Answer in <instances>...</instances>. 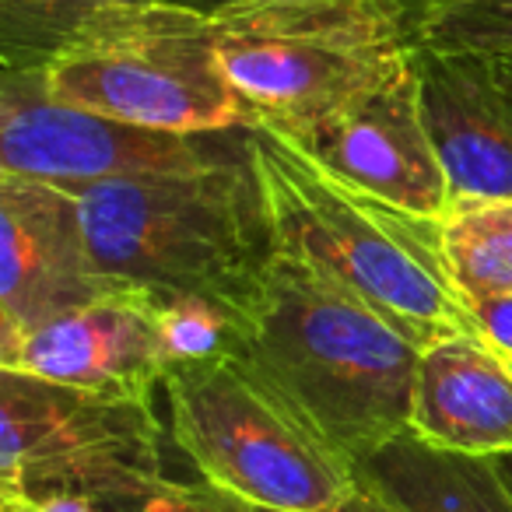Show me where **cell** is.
<instances>
[{
	"mask_svg": "<svg viewBox=\"0 0 512 512\" xmlns=\"http://www.w3.org/2000/svg\"><path fill=\"white\" fill-rule=\"evenodd\" d=\"M239 355L358 467L411 432L421 348L376 306L285 249L242 313Z\"/></svg>",
	"mask_w": 512,
	"mask_h": 512,
	"instance_id": "cell-1",
	"label": "cell"
},
{
	"mask_svg": "<svg viewBox=\"0 0 512 512\" xmlns=\"http://www.w3.org/2000/svg\"><path fill=\"white\" fill-rule=\"evenodd\" d=\"M71 193L85 211L95 267L158 299L200 295L242 316L278 253L249 151L204 169L102 179Z\"/></svg>",
	"mask_w": 512,
	"mask_h": 512,
	"instance_id": "cell-2",
	"label": "cell"
},
{
	"mask_svg": "<svg viewBox=\"0 0 512 512\" xmlns=\"http://www.w3.org/2000/svg\"><path fill=\"white\" fill-rule=\"evenodd\" d=\"M249 158L264 186L274 246L351 288L418 348L477 334L442 260V221L344 183L274 127H249Z\"/></svg>",
	"mask_w": 512,
	"mask_h": 512,
	"instance_id": "cell-3",
	"label": "cell"
},
{
	"mask_svg": "<svg viewBox=\"0 0 512 512\" xmlns=\"http://www.w3.org/2000/svg\"><path fill=\"white\" fill-rule=\"evenodd\" d=\"M228 85L256 127L306 134L414 67L418 39L393 0H274L211 11Z\"/></svg>",
	"mask_w": 512,
	"mask_h": 512,
	"instance_id": "cell-4",
	"label": "cell"
},
{
	"mask_svg": "<svg viewBox=\"0 0 512 512\" xmlns=\"http://www.w3.org/2000/svg\"><path fill=\"white\" fill-rule=\"evenodd\" d=\"M169 442L200 484L264 512H327L358 488L330 446L242 355L172 365L162 379Z\"/></svg>",
	"mask_w": 512,
	"mask_h": 512,
	"instance_id": "cell-5",
	"label": "cell"
},
{
	"mask_svg": "<svg viewBox=\"0 0 512 512\" xmlns=\"http://www.w3.org/2000/svg\"><path fill=\"white\" fill-rule=\"evenodd\" d=\"M50 99L169 134L256 127L221 71L207 11L155 0L123 11L43 67Z\"/></svg>",
	"mask_w": 512,
	"mask_h": 512,
	"instance_id": "cell-6",
	"label": "cell"
},
{
	"mask_svg": "<svg viewBox=\"0 0 512 512\" xmlns=\"http://www.w3.org/2000/svg\"><path fill=\"white\" fill-rule=\"evenodd\" d=\"M155 400L109 397L0 369V509L134 495L165 477Z\"/></svg>",
	"mask_w": 512,
	"mask_h": 512,
	"instance_id": "cell-7",
	"label": "cell"
},
{
	"mask_svg": "<svg viewBox=\"0 0 512 512\" xmlns=\"http://www.w3.org/2000/svg\"><path fill=\"white\" fill-rule=\"evenodd\" d=\"M246 151L249 127L225 134L134 127L50 99L43 67L0 71V172L81 190L102 179L204 169Z\"/></svg>",
	"mask_w": 512,
	"mask_h": 512,
	"instance_id": "cell-8",
	"label": "cell"
},
{
	"mask_svg": "<svg viewBox=\"0 0 512 512\" xmlns=\"http://www.w3.org/2000/svg\"><path fill=\"white\" fill-rule=\"evenodd\" d=\"M113 288L120 285L95 267L81 200L0 172V351Z\"/></svg>",
	"mask_w": 512,
	"mask_h": 512,
	"instance_id": "cell-9",
	"label": "cell"
},
{
	"mask_svg": "<svg viewBox=\"0 0 512 512\" xmlns=\"http://www.w3.org/2000/svg\"><path fill=\"white\" fill-rule=\"evenodd\" d=\"M421 120L453 204L512 197V50H414Z\"/></svg>",
	"mask_w": 512,
	"mask_h": 512,
	"instance_id": "cell-10",
	"label": "cell"
},
{
	"mask_svg": "<svg viewBox=\"0 0 512 512\" xmlns=\"http://www.w3.org/2000/svg\"><path fill=\"white\" fill-rule=\"evenodd\" d=\"M292 141L344 183L400 211L442 221L453 207L449 179L421 120L414 67L383 92L316 123L306 134H295Z\"/></svg>",
	"mask_w": 512,
	"mask_h": 512,
	"instance_id": "cell-11",
	"label": "cell"
},
{
	"mask_svg": "<svg viewBox=\"0 0 512 512\" xmlns=\"http://www.w3.org/2000/svg\"><path fill=\"white\" fill-rule=\"evenodd\" d=\"M0 369L88 393L155 400L165 379L158 295L120 285L67 309L0 351Z\"/></svg>",
	"mask_w": 512,
	"mask_h": 512,
	"instance_id": "cell-12",
	"label": "cell"
},
{
	"mask_svg": "<svg viewBox=\"0 0 512 512\" xmlns=\"http://www.w3.org/2000/svg\"><path fill=\"white\" fill-rule=\"evenodd\" d=\"M411 435L481 460L512 453L509 362L477 334H449L425 344L414 372Z\"/></svg>",
	"mask_w": 512,
	"mask_h": 512,
	"instance_id": "cell-13",
	"label": "cell"
},
{
	"mask_svg": "<svg viewBox=\"0 0 512 512\" xmlns=\"http://www.w3.org/2000/svg\"><path fill=\"white\" fill-rule=\"evenodd\" d=\"M358 470L400 512H512V495L495 460L435 449L411 432L369 456Z\"/></svg>",
	"mask_w": 512,
	"mask_h": 512,
	"instance_id": "cell-14",
	"label": "cell"
},
{
	"mask_svg": "<svg viewBox=\"0 0 512 512\" xmlns=\"http://www.w3.org/2000/svg\"><path fill=\"white\" fill-rule=\"evenodd\" d=\"M439 242L463 306L512 295V197L453 204L439 225Z\"/></svg>",
	"mask_w": 512,
	"mask_h": 512,
	"instance_id": "cell-15",
	"label": "cell"
},
{
	"mask_svg": "<svg viewBox=\"0 0 512 512\" xmlns=\"http://www.w3.org/2000/svg\"><path fill=\"white\" fill-rule=\"evenodd\" d=\"M155 0H0V71L46 67L123 11Z\"/></svg>",
	"mask_w": 512,
	"mask_h": 512,
	"instance_id": "cell-16",
	"label": "cell"
},
{
	"mask_svg": "<svg viewBox=\"0 0 512 512\" xmlns=\"http://www.w3.org/2000/svg\"><path fill=\"white\" fill-rule=\"evenodd\" d=\"M158 344H162L165 372L172 365L239 355L242 316L214 299L169 295V299H158Z\"/></svg>",
	"mask_w": 512,
	"mask_h": 512,
	"instance_id": "cell-17",
	"label": "cell"
},
{
	"mask_svg": "<svg viewBox=\"0 0 512 512\" xmlns=\"http://www.w3.org/2000/svg\"><path fill=\"white\" fill-rule=\"evenodd\" d=\"M414 39L435 50H512V0H442Z\"/></svg>",
	"mask_w": 512,
	"mask_h": 512,
	"instance_id": "cell-18",
	"label": "cell"
},
{
	"mask_svg": "<svg viewBox=\"0 0 512 512\" xmlns=\"http://www.w3.org/2000/svg\"><path fill=\"white\" fill-rule=\"evenodd\" d=\"M99 512H218L214 495L207 484L193 481H162L148 484V488L134 491V495H116V498H102L95 502Z\"/></svg>",
	"mask_w": 512,
	"mask_h": 512,
	"instance_id": "cell-19",
	"label": "cell"
},
{
	"mask_svg": "<svg viewBox=\"0 0 512 512\" xmlns=\"http://www.w3.org/2000/svg\"><path fill=\"white\" fill-rule=\"evenodd\" d=\"M470 320L477 337L488 341L502 358H512V295H491V299L470 302Z\"/></svg>",
	"mask_w": 512,
	"mask_h": 512,
	"instance_id": "cell-20",
	"label": "cell"
},
{
	"mask_svg": "<svg viewBox=\"0 0 512 512\" xmlns=\"http://www.w3.org/2000/svg\"><path fill=\"white\" fill-rule=\"evenodd\" d=\"M358 474H362V470H358ZM211 495H214L218 512H264V509H249V505H242V502H232V498L218 495V491H211ZM327 512H400V509L376 488V484H369L365 477H358V488L351 491L341 505H334V509H327Z\"/></svg>",
	"mask_w": 512,
	"mask_h": 512,
	"instance_id": "cell-21",
	"label": "cell"
},
{
	"mask_svg": "<svg viewBox=\"0 0 512 512\" xmlns=\"http://www.w3.org/2000/svg\"><path fill=\"white\" fill-rule=\"evenodd\" d=\"M0 512H99V509H95V502H88V498L53 495V498H43V502H25V505H15V509H0Z\"/></svg>",
	"mask_w": 512,
	"mask_h": 512,
	"instance_id": "cell-22",
	"label": "cell"
},
{
	"mask_svg": "<svg viewBox=\"0 0 512 512\" xmlns=\"http://www.w3.org/2000/svg\"><path fill=\"white\" fill-rule=\"evenodd\" d=\"M165 4H179V8L193 11H225V8H242V4H274V0H165Z\"/></svg>",
	"mask_w": 512,
	"mask_h": 512,
	"instance_id": "cell-23",
	"label": "cell"
},
{
	"mask_svg": "<svg viewBox=\"0 0 512 512\" xmlns=\"http://www.w3.org/2000/svg\"><path fill=\"white\" fill-rule=\"evenodd\" d=\"M400 11L407 15V22H411V29H418V22L428 15V11H435L442 4V0H393Z\"/></svg>",
	"mask_w": 512,
	"mask_h": 512,
	"instance_id": "cell-24",
	"label": "cell"
},
{
	"mask_svg": "<svg viewBox=\"0 0 512 512\" xmlns=\"http://www.w3.org/2000/svg\"><path fill=\"white\" fill-rule=\"evenodd\" d=\"M495 467H498V477H502L505 491H509V495H512V453L498 456V460H495Z\"/></svg>",
	"mask_w": 512,
	"mask_h": 512,
	"instance_id": "cell-25",
	"label": "cell"
},
{
	"mask_svg": "<svg viewBox=\"0 0 512 512\" xmlns=\"http://www.w3.org/2000/svg\"><path fill=\"white\" fill-rule=\"evenodd\" d=\"M505 362H509V369H512V358H505Z\"/></svg>",
	"mask_w": 512,
	"mask_h": 512,
	"instance_id": "cell-26",
	"label": "cell"
}]
</instances>
